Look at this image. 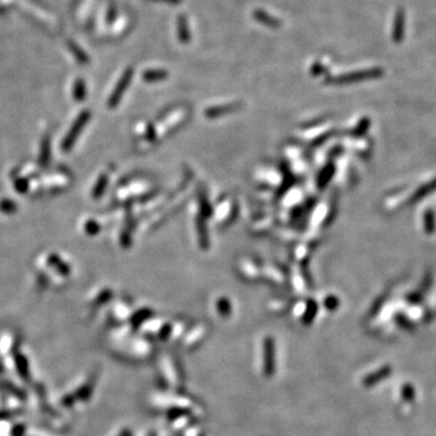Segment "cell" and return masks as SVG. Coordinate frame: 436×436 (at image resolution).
I'll return each mask as SVG.
<instances>
[{
    "label": "cell",
    "instance_id": "obj_1",
    "mask_svg": "<svg viewBox=\"0 0 436 436\" xmlns=\"http://www.w3.org/2000/svg\"><path fill=\"white\" fill-rule=\"evenodd\" d=\"M89 119H90V113L89 112H84L79 115V118L74 122L70 131L67 133V136H65L63 143H62V149H63L64 152L70 151L71 147L74 146V143H76L77 138L79 137L80 133H82L85 124L89 121Z\"/></svg>",
    "mask_w": 436,
    "mask_h": 436
},
{
    "label": "cell",
    "instance_id": "obj_2",
    "mask_svg": "<svg viewBox=\"0 0 436 436\" xmlns=\"http://www.w3.org/2000/svg\"><path fill=\"white\" fill-rule=\"evenodd\" d=\"M264 351V375L273 376L275 372V344L270 337H267L263 344Z\"/></svg>",
    "mask_w": 436,
    "mask_h": 436
},
{
    "label": "cell",
    "instance_id": "obj_3",
    "mask_svg": "<svg viewBox=\"0 0 436 436\" xmlns=\"http://www.w3.org/2000/svg\"><path fill=\"white\" fill-rule=\"evenodd\" d=\"M131 77H132V69H127L125 71L124 74H122L121 79L119 80L118 85H116L115 90L113 91L112 96H110L109 100V107L110 108H113V107H115L116 104L119 103V101L121 100L122 95H124V91L126 90L128 84L131 82Z\"/></svg>",
    "mask_w": 436,
    "mask_h": 436
},
{
    "label": "cell",
    "instance_id": "obj_4",
    "mask_svg": "<svg viewBox=\"0 0 436 436\" xmlns=\"http://www.w3.org/2000/svg\"><path fill=\"white\" fill-rule=\"evenodd\" d=\"M391 372H393V369H391V366H383L382 369H379L378 371H375L372 373H370V375H367L365 378H364L362 384L365 385L366 388H371L373 385L381 383L382 381H384V379H387L389 376L391 375Z\"/></svg>",
    "mask_w": 436,
    "mask_h": 436
},
{
    "label": "cell",
    "instance_id": "obj_5",
    "mask_svg": "<svg viewBox=\"0 0 436 436\" xmlns=\"http://www.w3.org/2000/svg\"><path fill=\"white\" fill-rule=\"evenodd\" d=\"M178 38L182 43H188L190 40V34L188 31L186 17L180 16L178 17Z\"/></svg>",
    "mask_w": 436,
    "mask_h": 436
},
{
    "label": "cell",
    "instance_id": "obj_6",
    "mask_svg": "<svg viewBox=\"0 0 436 436\" xmlns=\"http://www.w3.org/2000/svg\"><path fill=\"white\" fill-rule=\"evenodd\" d=\"M255 17L257 19V21H259V22L264 23V25H267L269 27L280 26V22L275 19V17L270 16V15L264 13V11H256Z\"/></svg>",
    "mask_w": 436,
    "mask_h": 436
},
{
    "label": "cell",
    "instance_id": "obj_7",
    "mask_svg": "<svg viewBox=\"0 0 436 436\" xmlns=\"http://www.w3.org/2000/svg\"><path fill=\"white\" fill-rule=\"evenodd\" d=\"M167 77V73L165 70H147L143 73V79L147 80V82H158V80H163Z\"/></svg>",
    "mask_w": 436,
    "mask_h": 436
},
{
    "label": "cell",
    "instance_id": "obj_8",
    "mask_svg": "<svg viewBox=\"0 0 436 436\" xmlns=\"http://www.w3.org/2000/svg\"><path fill=\"white\" fill-rule=\"evenodd\" d=\"M401 396L406 402H412L416 398V390H414L413 385L410 383H406L402 385L401 389Z\"/></svg>",
    "mask_w": 436,
    "mask_h": 436
},
{
    "label": "cell",
    "instance_id": "obj_9",
    "mask_svg": "<svg viewBox=\"0 0 436 436\" xmlns=\"http://www.w3.org/2000/svg\"><path fill=\"white\" fill-rule=\"evenodd\" d=\"M16 366H17V370H19V372L21 373V375H22V377L27 379V376H28V369H27V367H28V364H27V360L25 359V357L21 356V355L20 356L17 355L16 356Z\"/></svg>",
    "mask_w": 436,
    "mask_h": 436
},
{
    "label": "cell",
    "instance_id": "obj_10",
    "mask_svg": "<svg viewBox=\"0 0 436 436\" xmlns=\"http://www.w3.org/2000/svg\"><path fill=\"white\" fill-rule=\"evenodd\" d=\"M107 182H108V177H106V176H102V177L98 180L96 187H95L94 189V198H100V196L102 195L104 189H106Z\"/></svg>",
    "mask_w": 436,
    "mask_h": 436
},
{
    "label": "cell",
    "instance_id": "obj_11",
    "mask_svg": "<svg viewBox=\"0 0 436 436\" xmlns=\"http://www.w3.org/2000/svg\"><path fill=\"white\" fill-rule=\"evenodd\" d=\"M232 110H234V104H228V106H221L220 108H212L210 110H207L206 112V114L208 116H211V118H213V115H221L222 113H228L232 112Z\"/></svg>",
    "mask_w": 436,
    "mask_h": 436
},
{
    "label": "cell",
    "instance_id": "obj_12",
    "mask_svg": "<svg viewBox=\"0 0 436 436\" xmlns=\"http://www.w3.org/2000/svg\"><path fill=\"white\" fill-rule=\"evenodd\" d=\"M41 163L46 164L47 161L50 159V142L49 139H44L43 142V147H41Z\"/></svg>",
    "mask_w": 436,
    "mask_h": 436
},
{
    "label": "cell",
    "instance_id": "obj_13",
    "mask_svg": "<svg viewBox=\"0 0 436 436\" xmlns=\"http://www.w3.org/2000/svg\"><path fill=\"white\" fill-rule=\"evenodd\" d=\"M218 310H220L222 315H228L231 313V306H229L227 300H221L220 303H218Z\"/></svg>",
    "mask_w": 436,
    "mask_h": 436
},
{
    "label": "cell",
    "instance_id": "obj_14",
    "mask_svg": "<svg viewBox=\"0 0 436 436\" xmlns=\"http://www.w3.org/2000/svg\"><path fill=\"white\" fill-rule=\"evenodd\" d=\"M315 314H316V306L314 303H310V306H309V308L307 309V314H306V321L307 324H309V322H312L313 321V318H314L315 316Z\"/></svg>",
    "mask_w": 436,
    "mask_h": 436
},
{
    "label": "cell",
    "instance_id": "obj_15",
    "mask_svg": "<svg viewBox=\"0 0 436 436\" xmlns=\"http://www.w3.org/2000/svg\"><path fill=\"white\" fill-rule=\"evenodd\" d=\"M84 94H85V89H84V84L82 82L77 83L76 85V94H74V96H76V100H83L84 98Z\"/></svg>",
    "mask_w": 436,
    "mask_h": 436
},
{
    "label": "cell",
    "instance_id": "obj_16",
    "mask_svg": "<svg viewBox=\"0 0 436 436\" xmlns=\"http://www.w3.org/2000/svg\"><path fill=\"white\" fill-rule=\"evenodd\" d=\"M0 210H3L5 212H9V211L11 212V211L16 210V206L14 205L13 201H3L2 204H0Z\"/></svg>",
    "mask_w": 436,
    "mask_h": 436
},
{
    "label": "cell",
    "instance_id": "obj_17",
    "mask_svg": "<svg viewBox=\"0 0 436 436\" xmlns=\"http://www.w3.org/2000/svg\"><path fill=\"white\" fill-rule=\"evenodd\" d=\"M337 306H338V301L334 300V298H327L326 307L328 309H334Z\"/></svg>",
    "mask_w": 436,
    "mask_h": 436
},
{
    "label": "cell",
    "instance_id": "obj_18",
    "mask_svg": "<svg viewBox=\"0 0 436 436\" xmlns=\"http://www.w3.org/2000/svg\"><path fill=\"white\" fill-rule=\"evenodd\" d=\"M27 187L28 186L26 184V181L20 180V181L16 182V188H17V190H20V192H26Z\"/></svg>",
    "mask_w": 436,
    "mask_h": 436
},
{
    "label": "cell",
    "instance_id": "obj_19",
    "mask_svg": "<svg viewBox=\"0 0 436 436\" xmlns=\"http://www.w3.org/2000/svg\"><path fill=\"white\" fill-rule=\"evenodd\" d=\"M152 2H161V3H169V4H180L182 0H152Z\"/></svg>",
    "mask_w": 436,
    "mask_h": 436
},
{
    "label": "cell",
    "instance_id": "obj_20",
    "mask_svg": "<svg viewBox=\"0 0 436 436\" xmlns=\"http://www.w3.org/2000/svg\"><path fill=\"white\" fill-rule=\"evenodd\" d=\"M121 436H132V435H131V432L128 431V430H124V431H122Z\"/></svg>",
    "mask_w": 436,
    "mask_h": 436
}]
</instances>
